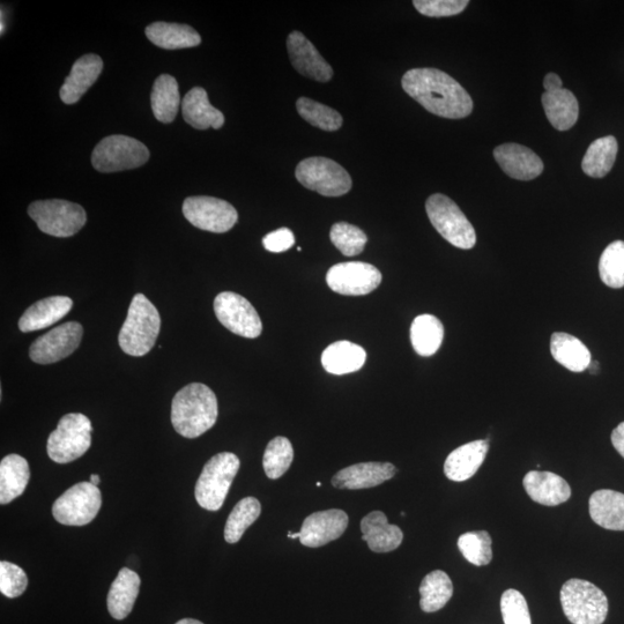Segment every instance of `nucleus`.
I'll return each instance as SVG.
<instances>
[{
    "label": "nucleus",
    "instance_id": "nucleus-1",
    "mask_svg": "<svg viewBox=\"0 0 624 624\" xmlns=\"http://www.w3.org/2000/svg\"><path fill=\"white\" fill-rule=\"evenodd\" d=\"M404 91L436 116L460 120L470 116L473 101L455 79L437 69H413L401 80Z\"/></svg>",
    "mask_w": 624,
    "mask_h": 624
},
{
    "label": "nucleus",
    "instance_id": "nucleus-2",
    "mask_svg": "<svg viewBox=\"0 0 624 624\" xmlns=\"http://www.w3.org/2000/svg\"><path fill=\"white\" fill-rule=\"evenodd\" d=\"M218 415L217 396L205 384H189L178 391L173 399V426L183 437L202 436L215 425Z\"/></svg>",
    "mask_w": 624,
    "mask_h": 624
},
{
    "label": "nucleus",
    "instance_id": "nucleus-3",
    "mask_svg": "<svg viewBox=\"0 0 624 624\" xmlns=\"http://www.w3.org/2000/svg\"><path fill=\"white\" fill-rule=\"evenodd\" d=\"M161 318L158 309L144 294L133 297L118 344L125 354L144 356L151 352L159 337Z\"/></svg>",
    "mask_w": 624,
    "mask_h": 624
},
{
    "label": "nucleus",
    "instance_id": "nucleus-4",
    "mask_svg": "<svg viewBox=\"0 0 624 624\" xmlns=\"http://www.w3.org/2000/svg\"><path fill=\"white\" fill-rule=\"evenodd\" d=\"M240 465L239 457L232 452H221L208 460L195 490L200 507L208 511H218L222 508Z\"/></svg>",
    "mask_w": 624,
    "mask_h": 624
},
{
    "label": "nucleus",
    "instance_id": "nucleus-5",
    "mask_svg": "<svg viewBox=\"0 0 624 624\" xmlns=\"http://www.w3.org/2000/svg\"><path fill=\"white\" fill-rule=\"evenodd\" d=\"M93 427L86 415L71 413L63 416L49 436L48 456L57 464H68L83 457L91 448Z\"/></svg>",
    "mask_w": 624,
    "mask_h": 624
},
{
    "label": "nucleus",
    "instance_id": "nucleus-6",
    "mask_svg": "<svg viewBox=\"0 0 624 624\" xmlns=\"http://www.w3.org/2000/svg\"><path fill=\"white\" fill-rule=\"evenodd\" d=\"M561 604L572 624H603L607 618L606 594L583 579H570L562 586Z\"/></svg>",
    "mask_w": 624,
    "mask_h": 624
},
{
    "label": "nucleus",
    "instance_id": "nucleus-7",
    "mask_svg": "<svg viewBox=\"0 0 624 624\" xmlns=\"http://www.w3.org/2000/svg\"><path fill=\"white\" fill-rule=\"evenodd\" d=\"M428 218L438 233L453 247L472 249L477 234L458 205L442 193L430 196L426 203Z\"/></svg>",
    "mask_w": 624,
    "mask_h": 624
},
{
    "label": "nucleus",
    "instance_id": "nucleus-8",
    "mask_svg": "<svg viewBox=\"0 0 624 624\" xmlns=\"http://www.w3.org/2000/svg\"><path fill=\"white\" fill-rule=\"evenodd\" d=\"M28 214L42 233L54 237L76 235L87 221L83 207L62 199L39 200L29 206Z\"/></svg>",
    "mask_w": 624,
    "mask_h": 624
},
{
    "label": "nucleus",
    "instance_id": "nucleus-9",
    "mask_svg": "<svg viewBox=\"0 0 624 624\" xmlns=\"http://www.w3.org/2000/svg\"><path fill=\"white\" fill-rule=\"evenodd\" d=\"M150 151L141 141L128 136L104 138L94 148L93 167L100 173H118L144 166Z\"/></svg>",
    "mask_w": 624,
    "mask_h": 624
},
{
    "label": "nucleus",
    "instance_id": "nucleus-10",
    "mask_svg": "<svg viewBox=\"0 0 624 624\" xmlns=\"http://www.w3.org/2000/svg\"><path fill=\"white\" fill-rule=\"evenodd\" d=\"M295 176L304 188L325 197H340L352 189V177L336 161L321 158L303 160L296 167Z\"/></svg>",
    "mask_w": 624,
    "mask_h": 624
},
{
    "label": "nucleus",
    "instance_id": "nucleus-11",
    "mask_svg": "<svg viewBox=\"0 0 624 624\" xmlns=\"http://www.w3.org/2000/svg\"><path fill=\"white\" fill-rule=\"evenodd\" d=\"M102 496L98 486L80 482L58 497L52 507V515L58 523L68 526H84L98 516Z\"/></svg>",
    "mask_w": 624,
    "mask_h": 624
},
{
    "label": "nucleus",
    "instance_id": "nucleus-12",
    "mask_svg": "<svg viewBox=\"0 0 624 624\" xmlns=\"http://www.w3.org/2000/svg\"><path fill=\"white\" fill-rule=\"evenodd\" d=\"M183 214L191 225L218 234L229 232L239 220V214L232 204L206 196L185 199Z\"/></svg>",
    "mask_w": 624,
    "mask_h": 624
},
{
    "label": "nucleus",
    "instance_id": "nucleus-13",
    "mask_svg": "<svg viewBox=\"0 0 624 624\" xmlns=\"http://www.w3.org/2000/svg\"><path fill=\"white\" fill-rule=\"evenodd\" d=\"M215 315L227 330L237 336L256 339L262 334L263 324L258 312L245 297L224 292L215 297Z\"/></svg>",
    "mask_w": 624,
    "mask_h": 624
},
{
    "label": "nucleus",
    "instance_id": "nucleus-14",
    "mask_svg": "<svg viewBox=\"0 0 624 624\" xmlns=\"http://www.w3.org/2000/svg\"><path fill=\"white\" fill-rule=\"evenodd\" d=\"M326 282L334 293L362 296L374 292L381 285L382 273L368 263H340L331 267L326 274Z\"/></svg>",
    "mask_w": 624,
    "mask_h": 624
},
{
    "label": "nucleus",
    "instance_id": "nucleus-15",
    "mask_svg": "<svg viewBox=\"0 0 624 624\" xmlns=\"http://www.w3.org/2000/svg\"><path fill=\"white\" fill-rule=\"evenodd\" d=\"M84 329L77 322L65 323L36 339L29 351L31 359L39 364H51L68 358L81 343Z\"/></svg>",
    "mask_w": 624,
    "mask_h": 624
},
{
    "label": "nucleus",
    "instance_id": "nucleus-16",
    "mask_svg": "<svg viewBox=\"0 0 624 624\" xmlns=\"http://www.w3.org/2000/svg\"><path fill=\"white\" fill-rule=\"evenodd\" d=\"M349 518L345 511L331 509L315 512L304 520L300 541L303 546L318 548L339 539L345 533Z\"/></svg>",
    "mask_w": 624,
    "mask_h": 624
},
{
    "label": "nucleus",
    "instance_id": "nucleus-17",
    "mask_svg": "<svg viewBox=\"0 0 624 624\" xmlns=\"http://www.w3.org/2000/svg\"><path fill=\"white\" fill-rule=\"evenodd\" d=\"M287 50L295 70L302 76L328 83L333 77L331 65L301 32H292L287 39Z\"/></svg>",
    "mask_w": 624,
    "mask_h": 624
},
{
    "label": "nucleus",
    "instance_id": "nucleus-18",
    "mask_svg": "<svg viewBox=\"0 0 624 624\" xmlns=\"http://www.w3.org/2000/svg\"><path fill=\"white\" fill-rule=\"evenodd\" d=\"M503 172L518 181H532L544 172V162L530 148L519 144H503L494 150Z\"/></svg>",
    "mask_w": 624,
    "mask_h": 624
},
{
    "label": "nucleus",
    "instance_id": "nucleus-19",
    "mask_svg": "<svg viewBox=\"0 0 624 624\" xmlns=\"http://www.w3.org/2000/svg\"><path fill=\"white\" fill-rule=\"evenodd\" d=\"M397 468L391 463H361L344 468L332 478L338 489H368L384 484L395 477Z\"/></svg>",
    "mask_w": 624,
    "mask_h": 624
},
{
    "label": "nucleus",
    "instance_id": "nucleus-20",
    "mask_svg": "<svg viewBox=\"0 0 624 624\" xmlns=\"http://www.w3.org/2000/svg\"><path fill=\"white\" fill-rule=\"evenodd\" d=\"M524 488L534 502L556 507L571 497L566 480L552 472L531 471L525 475Z\"/></svg>",
    "mask_w": 624,
    "mask_h": 624
},
{
    "label": "nucleus",
    "instance_id": "nucleus-21",
    "mask_svg": "<svg viewBox=\"0 0 624 624\" xmlns=\"http://www.w3.org/2000/svg\"><path fill=\"white\" fill-rule=\"evenodd\" d=\"M102 70L103 61L100 56L89 54L79 58L59 91L62 101L66 104L77 103L95 84Z\"/></svg>",
    "mask_w": 624,
    "mask_h": 624
},
{
    "label": "nucleus",
    "instance_id": "nucleus-22",
    "mask_svg": "<svg viewBox=\"0 0 624 624\" xmlns=\"http://www.w3.org/2000/svg\"><path fill=\"white\" fill-rule=\"evenodd\" d=\"M362 540L367 541L371 551L389 553L396 551L404 540V533L397 525L389 524L382 511H373L361 520Z\"/></svg>",
    "mask_w": 624,
    "mask_h": 624
},
{
    "label": "nucleus",
    "instance_id": "nucleus-23",
    "mask_svg": "<svg viewBox=\"0 0 624 624\" xmlns=\"http://www.w3.org/2000/svg\"><path fill=\"white\" fill-rule=\"evenodd\" d=\"M73 301L68 296H51L29 307L19 321L21 332H33L49 328L69 314Z\"/></svg>",
    "mask_w": 624,
    "mask_h": 624
},
{
    "label": "nucleus",
    "instance_id": "nucleus-24",
    "mask_svg": "<svg viewBox=\"0 0 624 624\" xmlns=\"http://www.w3.org/2000/svg\"><path fill=\"white\" fill-rule=\"evenodd\" d=\"M489 450L487 440H479L462 445L453 450L444 464L447 478L456 482L471 479L484 464Z\"/></svg>",
    "mask_w": 624,
    "mask_h": 624
},
{
    "label": "nucleus",
    "instance_id": "nucleus-25",
    "mask_svg": "<svg viewBox=\"0 0 624 624\" xmlns=\"http://www.w3.org/2000/svg\"><path fill=\"white\" fill-rule=\"evenodd\" d=\"M182 114L185 122L198 130L213 128L219 130L225 124V116L214 108L202 87L192 88L182 100Z\"/></svg>",
    "mask_w": 624,
    "mask_h": 624
},
{
    "label": "nucleus",
    "instance_id": "nucleus-26",
    "mask_svg": "<svg viewBox=\"0 0 624 624\" xmlns=\"http://www.w3.org/2000/svg\"><path fill=\"white\" fill-rule=\"evenodd\" d=\"M593 522L611 531H624V494L601 489L590 497Z\"/></svg>",
    "mask_w": 624,
    "mask_h": 624
},
{
    "label": "nucleus",
    "instance_id": "nucleus-27",
    "mask_svg": "<svg viewBox=\"0 0 624 624\" xmlns=\"http://www.w3.org/2000/svg\"><path fill=\"white\" fill-rule=\"evenodd\" d=\"M137 572L123 568L118 572L108 594V609L116 620H124L132 612L140 590Z\"/></svg>",
    "mask_w": 624,
    "mask_h": 624
},
{
    "label": "nucleus",
    "instance_id": "nucleus-28",
    "mask_svg": "<svg viewBox=\"0 0 624 624\" xmlns=\"http://www.w3.org/2000/svg\"><path fill=\"white\" fill-rule=\"evenodd\" d=\"M145 33L155 46L166 50L193 48L202 43V37L196 29L188 25L153 22Z\"/></svg>",
    "mask_w": 624,
    "mask_h": 624
},
{
    "label": "nucleus",
    "instance_id": "nucleus-29",
    "mask_svg": "<svg viewBox=\"0 0 624 624\" xmlns=\"http://www.w3.org/2000/svg\"><path fill=\"white\" fill-rule=\"evenodd\" d=\"M367 360L364 349L351 341H337L322 354V364L332 375H346L360 370Z\"/></svg>",
    "mask_w": 624,
    "mask_h": 624
},
{
    "label": "nucleus",
    "instance_id": "nucleus-30",
    "mask_svg": "<svg viewBox=\"0 0 624 624\" xmlns=\"http://www.w3.org/2000/svg\"><path fill=\"white\" fill-rule=\"evenodd\" d=\"M31 470L24 457L6 456L0 463V503L9 504L24 494Z\"/></svg>",
    "mask_w": 624,
    "mask_h": 624
},
{
    "label": "nucleus",
    "instance_id": "nucleus-31",
    "mask_svg": "<svg viewBox=\"0 0 624 624\" xmlns=\"http://www.w3.org/2000/svg\"><path fill=\"white\" fill-rule=\"evenodd\" d=\"M551 353L556 362L572 373H582L590 368L592 356L589 348L571 334L555 332L551 339Z\"/></svg>",
    "mask_w": 624,
    "mask_h": 624
},
{
    "label": "nucleus",
    "instance_id": "nucleus-32",
    "mask_svg": "<svg viewBox=\"0 0 624 624\" xmlns=\"http://www.w3.org/2000/svg\"><path fill=\"white\" fill-rule=\"evenodd\" d=\"M542 106H544L548 121L556 130L567 131L578 121L579 104L576 96L568 89L542 95Z\"/></svg>",
    "mask_w": 624,
    "mask_h": 624
},
{
    "label": "nucleus",
    "instance_id": "nucleus-33",
    "mask_svg": "<svg viewBox=\"0 0 624 624\" xmlns=\"http://www.w3.org/2000/svg\"><path fill=\"white\" fill-rule=\"evenodd\" d=\"M151 102L156 120L165 124L174 122L181 104L180 89H178L176 79L169 74H162L156 79Z\"/></svg>",
    "mask_w": 624,
    "mask_h": 624
},
{
    "label": "nucleus",
    "instance_id": "nucleus-34",
    "mask_svg": "<svg viewBox=\"0 0 624 624\" xmlns=\"http://www.w3.org/2000/svg\"><path fill=\"white\" fill-rule=\"evenodd\" d=\"M444 338V328L440 319L433 315H421L411 326V341L414 351L420 356L434 355L440 349Z\"/></svg>",
    "mask_w": 624,
    "mask_h": 624
},
{
    "label": "nucleus",
    "instance_id": "nucleus-35",
    "mask_svg": "<svg viewBox=\"0 0 624 624\" xmlns=\"http://www.w3.org/2000/svg\"><path fill=\"white\" fill-rule=\"evenodd\" d=\"M618 151V140L613 136L594 140L584 156L583 172L593 178L605 177L611 172Z\"/></svg>",
    "mask_w": 624,
    "mask_h": 624
},
{
    "label": "nucleus",
    "instance_id": "nucleus-36",
    "mask_svg": "<svg viewBox=\"0 0 624 624\" xmlns=\"http://www.w3.org/2000/svg\"><path fill=\"white\" fill-rule=\"evenodd\" d=\"M420 607L423 612L440 611L453 596V585L447 572L435 570L422 579Z\"/></svg>",
    "mask_w": 624,
    "mask_h": 624
},
{
    "label": "nucleus",
    "instance_id": "nucleus-37",
    "mask_svg": "<svg viewBox=\"0 0 624 624\" xmlns=\"http://www.w3.org/2000/svg\"><path fill=\"white\" fill-rule=\"evenodd\" d=\"M262 512V505L255 497H245L235 505L228 517L225 527V540L228 544H236L245 531L256 522Z\"/></svg>",
    "mask_w": 624,
    "mask_h": 624
},
{
    "label": "nucleus",
    "instance_id": "nucleus-38",
    "mask_svg": "<svg viewBox=\"0 0 624 624\" xmlns=\"http://www.w3.org/2000/svg\"><path fill=\"white\" fill-rule=\"evenodd\" d=\"M294 460V449L286 437H276L267 445L264 453L263 466L267 478L277 480L291 467Z\"/></svg>",
    "mask_w": 624,
    "mask_h": 624
},
{
    "label": "nucleus",
    "instance_id": "nucleus-39",
    "mask_svg": "<svg viewBox=\"0 0 624 624\" xmlns=\"http://www.w3.org/2000/svg\"><path fill=\"white\" fill-rule=\"evenodd\" d=\"M297 111L304 121L324 131H337L343 126V116L338 111L308 98L296 102Z\"/></svg>",
    "mask_w": 624,
    "mask_h": 624
},
{
    "label": "nucleus",
    "instance_id": "nucleus-40",
    "mask_svg": "<svg viewBox=\"0 0 624 624\" xmlns=\"http://www.w3.org/2000/svg\"><path fill=\"white\" fill-rule=\"evenodd\" d=\"M600 278L608 287H624V242L615 241L608 245L599 260Z\"/></svg>",
    "mask_w": 624,
    "mask_h": 624
},
{
    "label": "nucleus",
    "instance_id": "nucleus-41",
    "mask_svg": "<svg viewBox=\"0 0 624 624\" xmlns=\"http://www.w3.org/2000/svg\"><path fill=\"white\" fill-rule=\"evenodd\" d=\"M458 548L474 566H487L493 560L492 538L486 531L464 533L458 539Z\"/></svg>",
    "mask_w": 624,
    "mask_h": 624
},
{
    "label": "nucleus",
    "instance_id": "nucleus-42",
    "mask_svg": "<svg viewBox=\"0 0 624 624\" xmlns=\"http://www.w3.org/2000/svg\"><path fill=\"white\" fill-rule=\"evenodd\" d=\"M330 239L334 247L347 257L360 255L368 242V237L363 230L347 222H338L333 225Z\"/></svg>",
    "mask_w": 624,
    "mask_h": 624
},
{
    "label": "nucleus",
    "instance_id": "nucleus-43",
    "mask_svg": "<svg viewBox=\"0 0 624 624\" xmlns=\"http://www.w3.org/2000/svg\"><path fill=\"white\" fill-rule=\"evenodd\" d=\"M501 612L504 624H532L526 599L517 590L510 589L502 594Z\"/></svg>",
    "mask_w": 624,
    "mask_h": 624
},
{
    "label": "nucleus",
    "instance_id": "nucleus-44",
    "mask_svg": "<svg viewBox=\"0 0 624 624\" xmlns=\"http://www.w3.org/2000/svg\"><path fill=\"white\" fill-rule=\"evenodd\" d=\"M28 578L24 569L11 562H0V592L7 598H18L27 589Z\"/></svg>",
    "mask_w": 624,
    "mask_h": 624
},
{
    "label": "nucleus",
    "instance_id": "nucleus-45",
    "mask_svg": "<svg viewBox=\"0 0 624 624\" xmlns=\"http://www.w3.org/2000/svg\"><path fill=\"white\" fill-rule=\"evenodd\" d=\"M467 0H415L413 5L422 16L430 18H443L457 16L462 13L467 5Z\"/></svg>",
    "mask_w": 624,
    "mask_h": 624
},
{
    "label": "nucleus",
    "instance_id": "nucleus-46",
    "mask_svg": "<svg viewBox=\"0 0 624 624\" xmlns=\"http://www.w3.org/2000/svg\"><path fill=\"white\" fill-rule=\"evenodd\" d=\"M264 248L267 251L280 254L287 251L295 244V236L291 229L280 228L276 232L267 234L263 239Z\"/></svg>",
    "mask_w": 624,
    "mask_h": 624
},
{
    "label": "nucleus",
    "instance_id": "nucleus-47",
    "mask_svg": "<svg viewBox=\"0 0 624 624\" xmlns=\"http://www.w3.org/2000/svg\"><path fill=\"white\" fill-rule=\"evenodd\" d=\"M612 443L615 450L624 458V422L613 430Z\"/></svg>",
    "mask_w": 624,
    "mask_h": 624
},
{
    "label": "nucleus",
    "instance_id": "nucleus-48",
    "mask_svg": "<svg viewBox=\"0 0 624 624\" xmlns=\"http://www.w3.org/2000/svg\"><path fill=\"white\" fill-rule=\"evenodd\" d=\"M562 86V79L556 73H548L544 79L545 93L560 91Z\"/></svg>",
    "mask_w": 624,
    "mask_h": 624
},
{
    "label": "nucleus",
    "instance_id": "nucleus-49",
    "mask_svg": "<svg viewBox=\"0 0 624 624\" xmlns=\"http://www.w3.org/2000/svg\"><path fill=\"white\" fill-rule=\"evenodd\" d=\"M176 624H204V623L198 620H193V619H183L181 621H178Z\"/></svg>",
    "mask_w": 624,
    "mask_h": 624
},
{
    "label": "nucleus",
    "instance_id": "nucleus-50",
    "mask_svg": "<svg viewBox=\"0 0 624 624\" xmlns=\"http://www.w3.org/2000/svg\"><path fill=\"white\" fill-rule=\"evenodd\" d=\"M89 482H91V484H93L94 486H99L100 484V477L98 474H92L91 475V480H89Z\"/></svg>",
    "mask_w": 624,
    "mask_h": 624
},
{
    "label": "nucleus",
    "instance_id": "nucleus-51",
    "mask_svg": "<svg viewBox=\"0 0 624 624\" xmlns=\"http://www.w3.org/2000/svg\"><path fill=\"white\" fill-rule=\"evenodd\" d=\"M289 539H300L301 537V533L297 532V533H292V532H288V536Z\"/></svg>",
    "mask_w": 624,
    "mask_h": 624
},
{
    "label": "nucleus",
    "instance_id": "nucleus-52",
    "mask_svg": "<svg viewBox=\"0 0 624 624\" xmlns=\"http://www.w3.org/2000/svg\"><path fill=\"white\" fill-rule=\"evenodd\" d=\"M322 486V482H317V487H321Z\"/></svg>",
    "mask_w": 624,
    "mask_h": 624
}]
</instances>
